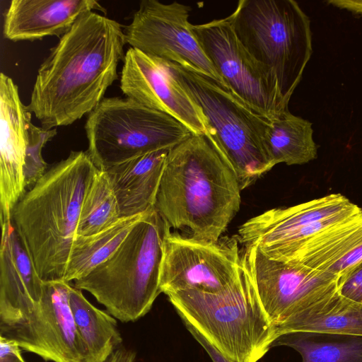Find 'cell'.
I'll use <instances>...</instances> for the list:
<instances>
[{"instance_id": "6da1fadb", "label": "cell", "mask_w": 362, "mask_h": 362, "mask_svg": "<svg viewBox=\"0 0 362 362\" xmlns=\"http://www.w3.org/2000/svg\"><path fill=\"white\" fill-rule=\"evenodd\" d=\"M127 43L121 24L94 11L81 15L40 66L28 107L46 129L93 111L117 79Z\"/></svg>"}, {"instance_id": "7a4b0ae2", "label": "cell", "mask_w": 362, "mask_h": 362, "mask_svg": "<svg viewBox=\"0 0 362 362\" xmlns=\"http://www.w3.org/2000/svg\"><path fill=\"white\" fill-rule=\"evenodd\" d=\"M241 189L230 166L206 135L170 149L155 208L170 228L215 243L240 209Z\"/></svg>"}, {"instance_id": "3957f363", "label": "cell", "mask_w": 362, "mask_h": 362, "mask_svg": "<svg viewBox=\"0 0 362 362\" xmlns=\"http://www.w3.org/2000/svg\"><path fill=\"white\" fill-rule=\"evenodd\" d=\"M98 170L86 151H71L12 211L14 228L43 282L64 281L83 200Z\"/></svg>"}, {"instance_id": "277c9868", "label": "cell", "mask_w": 362, "mask_h": 362, "mask_svg": "<svg viewBox=\"0 0 362 362\" xmlns=\"http://www.w3.org/2000/svg\"><path fill=\"white\" fill-rule=\"evenodd\" d=\"M167 296L183 323L231 362H257L276 339L245 260L240 276L222 291L189 290Z\"/></svg>"}, {"instance_id": "5b68a950", "label": "cell", "mask_w": 362, "mask_h": 362, "mask_svg": "<svg viewBox=\"0 0 362 362\" xmlns=\"http://www.w3.org/2000/svg\"><path fill=\"white\" fill-rule=\"evenodd\" d=\"M163 62L199 107L205 121L206 136L234 172L241 190L275 166L267 146L269 118L221 82Z\"/></svg>"}, {"instance_id": "8992f818", "label": "cell", "mask_w": 362, "mask_h": 362, "mask_svg": "<svg viewBox=\"0 0 362 362\" xmlns=\"http://www.w3.org/2000/svg\"><path fill=\"white\" fill-rule=\"evenodd\" d=\"M170 229L156 208L150 210L119 248L74 286L92 294L122 322L139 320L161 293L163 241Z\"/></svg>"}, {"instance_id": "52a82bcc", "label": "cell", "mask_w": 362, "mask_h": 362, "mask_svg": "<svg viewBox=\"0 0 362 362\" xmlns=\"http://www.w3.org/2000/svg\"><path fill=\"white\" fill-rule=\"evenodd\" d=\"M228 18L248 52L274 74L288 105L312 54L308 16L293 0H240Z\"/></svg>"}, {"instance_id": "ba28073f", "label": "cell", "mask_w": 362, "mask_h": 362, "mask_svg": "<svg viewBox=\"0 0 362 362\" xmlns=\"http://www.w3.org/2000/svg\"><path fill=\"white\" fill-rule=\"evenodd\" d=\"M88 155L100 170L172 148L193 133L170 115L128 97L105 98L85 124Z\"/></svg>"}, {"instance_id": "9c48e42d", "label": "cell", "mask_w": 362, "mask_h": 362, "mask_svg": "<svg viewBox=\"0 0 362 362\" xmlns=\"http://www.w3.org/2000/svg\"><path fill=\"white\" fill-rule=\"evenodd\" d=\"M243 257L276 338L298 315L339 292V278L296 264L274 261L253 247Z\"/></svg>"}, {"instance_id": "30bf717a", "label": "cell", "mask_w": 362, "mask_h": 362, "mask_svg": "<svg viewBox=\"0 0 362 362\" xmlns=\"http://www.w3.org/2000/svg\"><path fill=\"white\" fill-rule=\"evenodd\" d=\"M193 30L223 83L235 95L269 119L288 110L274 74L248 52L228 16L193 25Z\"/></svg>"}, {"instance_id": "8fae6325", "label": "cell", "mask_w": 362, "mask_h": 362, "mask_svg": "<svg viewBox=\"0 0 362 362\" xmlns=\"http://www.w3.org/2000/svg\"><path fill=\"white\" fill-rule=\"evenodd\" d=\"M243 267L238 238L204 243L170 229L163 241L160 288L166 296L189 290L218 292L232 284Z\"/></svg>"}, {"instance_id": "7c38bea8", "label": "cell", "mask_w": 362, "mask_h": 362, "mask_svg": "<svg viewBox=\"0 0 362 362\" xmlns=\"http://www.w3.org/2000/svg\"><path fill=\"white\" fill-rule=\"evenodd\" d=\"M70 286L66 281L44 282L36 306L16 320L0 322V336L45 361L92 362L72 316Z\"/></svg>"}, {"instance_id": "4fadbf2b", "label": "cell", "mask_w": 362, "mask_h": 362, "mask_svg": "<svg viewBox=\"0 0 362 362\" xmlns=\"http://www.w3.org/2000/svg\"><path fill=\"white\" fill-rule=\"evenodd\" d=\"M190 11L189 6L177 1L163 4L157 0H143L124 30L126 42L146 54L224 84L189 21Z\"/></svg>"}, {"instance_id": "5bb4252c", "label": "cell", "mask_w": 362, "mask_h": 362, "mask_svg": "<svg viewBox=\"0 0 362 362\" xmlns=\"http://www.w3.org/2000/svg\"><path fill=\"white\" fill-rule=\"evenodd\" d=\"M55 129L34 125L31 112L21 100L18 86L0 74V220L12 222V211L26 192L25 170L31 148L41 140L50 141Z\"/></svg>"}, {"instance_id": "9a60e30c", "label": "cell", "mask_w": 362, "mask_h": 362, "mask_svg": "<svg viewBox=\"0 0 362 362\" xmlns=\"http://www.w3.org/2000/svg\"><path fill=\"white\" fill-rule=\"evenodd\" d=\"M119 88L126 97L174 117L194 134H206L199 107L162 59L130 47L125 52Z\"/></svg>"}, {"instance_id": "2e32d148", "label": "cell", "mask_w": 362, "mask_h": 362, "mask_svg": "<svg viewBox=\"0 0 362 362\" xmlns=\"http://www.w3.org/2000/svg\"><path fill=\"white\" fill-rule=\"evenodd\" d=\"M361 209L341 194H331L286 208H274L252 217L238 229L239 242L259 250L310 224Z\"/></svg>"}, {"instance_id": "e0dca14e", "label": "cell", "mask_w": 362, "mask_h": 362, "mask_svg": "<svg viewBox=\"0 0 362 362\" xmlns=\"http://www.w3.org/2000/svg\"><path fill=\"white\" fill-rule=\"evenodd\" d=\"M1 226L0 322H3L30 312L40 300L44 282L13 223Z\"/></svg>"}, {"instance_id": "ac0fdd59", "label": "cell", "mask_w": 362, "mask_h": 362, "mask_svg": "<svg viewBox=\"0 0 362 362\" xmlns=\"http://www.w3.org/2000/svg\"><path fill=\"white\" fill-rule=\"evenodd\" d=\"M105 12L94 0H13L4 14L3 33L11 41L62 36L83 13Z\"/></svg>"}, {"instance_id": "d6986e66", "label": "cell", "mask_w": 362, "mask_h": 362, "mask_svg": "<svg viewBox=\"0 0 362 362\" xmlns=\"http://www.w3.org/2000/svg\"><path fill=\"white\" fill-rule=\"evenodd\" d=\"M170 149L147 153L103 170L115 195L120 218L144 214L155 208Z\"/></svg>"}, {"instance_id": "ffe728a7", "label": "cell", "mask_w": 362, "mask_h": 362, "mask_svg": "<svg viewBox=\"0 0 362 362\" xmlns=\"http://www.w3.org/2000/svg\"><path fill=\"white\" fill-rule=\"evenodd\" d=\"M69 301L77 331L87 346L92 362H105L122 342L116 318L95 307L81 290L72 286Z\"/></svg>"}, {"instance_id": "44dd1931", "label": "cell", "mask_w": 362, "mask_h": 362, "mask_svg": "<svg viewBox=\"0 0 362 362\" xmlns=\"http://www.w3.org/2000/svg\"><path fill=\"white\" fill-rule=\"evenodd\" d=\"M296 332L362 337V305L338 292L298 315L280 336Z\"/></svg>"}, {"instance_id": "7402d4cb", "label": "cell", "mask_w": 362, "mask_h": 362, "mask_svg": "<svg viewBox=\"0 0 362 362\" xmlns=\"http://www.w3.org/2000/svg\"><path fill=\"white\" fill-rule=\"evenodd\" d=\"M267 146L274 164L302 165L317 158L312 123L286 110L270 119Z\"/></svg>"}, {"instance_id": "603a6c76", "label": "cell", "mask_w": 362, "mask_h": 362, "mask_svg": "<svg viewBox=\"0 0 362 362\" xmlns=\"http://www.w3.org/2000/svg\"><path fill=\"white\" fill-rule=\"evenodd\" d=\"M145 214L121 218L110 226L91 235L76 236L67 264L64 281L69 283L86 276L107 259Z\"/></svg>"}, {"instance_id": "cb8c5ba5", "label": "cell", "mask_w": 362, "mask_h": 362, "mask_svg": "<svg viewBox=\"0 0 362 362\" xmlns=\"http://www.w3.org/2000/svg\"><path fill=\"white\" fill-rule=\"evenodd\" d=\"M288 346L302 362H362V337L315 332H290L278 337L272 347Z\"/></svg>"}, {"instance_id": "d4e9b609", "label": "cell", "mask_w": 362, "mask_h": 362, "mask_svg": "<svg viewBox=\"0 0 362 362\" xmlns=\"http://www.w3.org/2000/svg\"><path fill=\"white\" fill-rule=\"evenodd\" d=\"M120 218L118 204L107 175L105 171L98 170L85 194L76 237L95 234Z\"/></svg>"}, {"instance_id": "484cf974", "label": "cell", "mask_w": 362, "mask_h": 362, "mask_svg": "<svg viewBox=\"0 0 362 362\" xmlns=\"http://www.w3.org/2000/svg\"><path fill=\"white\" fill-rule=\"evenodd\" d=\"M341 296L362 305V262L338 281Z\"/></svg>"}, {"instance_id": "4316f807", "label": "cell", "mask_w": 362, "mask_h": 362, "mask_svg": "<svg viewBox=\"0 0 362 362\" xmlns=\"http://www.w3.org/2000/svg\"><path fill=\"white\" fill-rule=\"evenodd\" d=\"M0 362H25L19 345L14 341L0 336Z\"/></svg>"}, {"instance_id": "83f0119b", "label": "cell", "mask_w": 362, "mask_h": 362, "mask_svg": "<svg viewBox=\"0 0 362 362\" xmlns=\"http://www.w3.org/2000/svg\"><path fill=\"white\" fill-rule=\"evenodd\" d=\"M187 329L190 332L193 337L204 348L209 354L212 362H231L221 355L211 344H209L198 332L191 326L184 324Z\"/></svg>"}, {"instance_id": "f1b7e54d", "label": "cell", "mask_w": 362, "mask_h": 362, "mask_svg": "<svg viewBox=\"0 0 362 362\" xmlns=\"http://www.w3.org/2000/svg\"><path fill=\"white\" fill-rule=\"evenodd\" d=\"M135 358L134 351L121 346L105 362H134Z\"/></svg>"}, {"instance_id": "f546056e", "label": "cell", "mask_w": 362, "mask_h": 362, "mask_svg": "<svg viewBox=\"0 0 362 362\" xmlns=\"http://www.w3.org/2000/svg\"><path fill=\"white\" fill-rule=\"evenodd\" d=\"M327 3L335 7L362 14V0H330Z\"/></svg>"}]
</instances>
